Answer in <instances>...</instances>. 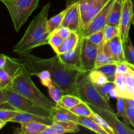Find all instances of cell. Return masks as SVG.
I'll return each instance as SVG.
<instances>
[{"instance_id":"19","label":"cell","mask_w":134,"mask_h":134,"mask_svg":"<svg viewBox=\"0 0 134 134\" xmlns=\"http://www.w3.org/2000/svg\"><path fill=\"white\" fill-rule=\"evenodd\" d=\"M81 37V35L80 33L72 31L70 36L67 39H64L62 44L56 52V54L65 53V52H68L74 49L77 46L78 43H79Z\"/></svg>"},{"instance_id":"17","label":"cell","mask_w":134,"mask_h":134,"mask_svg":"<svg viewBox=\"0 0 134 134\" xmlns=\"http://www.w3.org/2000/svg\"><path fill=\"white\" fill-rule=\"evenodd\" d=\"M29 122H37L44 123V124L51 125L53 123L52 119L43 117L38 116L34 114L27 113L24 112H19L10 121V122H16L18 124H22Z\"/></svg>"},{"instance_id":"28","label":"cell","mask_w":134,"mask_h":134,"mask_svg":"<svg viewBox=\"0 0 134 134\" xmlns=\"http://www.w3.org/2000/svg\"><path fill=\"white\" fill-rule=\"evenodd\" d=\"M118 64H111L102 65L99 68H95L96 70L103 73L107 77L108 80L111 82H114L116 75V69Z\"/></svg>"},{"instance_id":"16","label":"cell","mask_w":134,"mask_h":134,"mask_svg":"<svg viewBox=\"0 0 134 134\" xmlns=\"http://www.w3.org/2000/svg\"><path fill=\"white\" fill-rule=\"evenodd\" d=\"M81 37L80 39L79 43H78L77 47L74 49L65 52L64 54H57L59 58L62 62L69 65H73L79 69L81 68Z\"/></svg>"},{"instance_id":"13","label":"cell","mask_w":134,"mask_h":134,"mask_svg":"<svg viewBox=\"0 0 134 134\" xmlns=\"http://www.w3.org/2000/svg\"><path fill=\"white\" fill-rule=\"evenodd\" d=\"M103 48L117 64L126 61L123 41L120 35H116L109 41L105 42L103 45Z\"/></svg>"},{"instance_id":"8","label":"cell","mask_w":134,"mask_h":134,"mask_svg":"<svg viewBox=\"0 0 134 134\" xmlns=\"http://www.w3.org/2000/svg\"><path fill=\"white\" fill-rule=\"evenodd\" d=\"M115 0H110L103 9L80 31L82 37H87L97 31H102L107 25L108 18Z\"/></svg>"},{"instance_id":"32","label":"cell","mask_w":134,"mask_h":134,"mask_svg":"<svg viewBox=\"0 0 134 134\" xmlns=\"http://www.w3.org/2000/svg\"><path fill=\"white\" fill-rule=\"evenodd\" d=\"M105 42H107L116 37V35H120V29L119 27L111 25H107L103 30Z\"/></svg>"},{"instance_id":"18","label":"cell","mask_w":134,"mask_h":134,"mask_svg":"<svg viewBox=\"0 0 134 134\" xmlns=\"http://www.w3.org/2000/svg\"><path fill=\"white\" fill-rule=\"evenodd\" d=\"M53 122H73L77 123L78 115L73 113L69 109L56 105L52 111Z\"/></svg>"},{"instance_id":"7","label":"cell","mask_w":134,"mask_h":134,"mask_svg":"<svg viewBox=\"0 0 134 134\" xmlns=\"http://www.w3.org/2000/svg\"><path fill=\"white\" fill-rule=\"evenodd\" d=\"M110 0H78L81 14V27H85L108 3Z\"/></svg>"},{"instance_id":"38","label":"cell","mask_w":134,"mask_h":134,"mask_svg":"<svg viewBox=\"0 0 134 134\" xmlns=\"http://www.w3.org/2000/svg\"><path fill=\"white\" fill-rule=\"evenodd\" d=\"M126 115L131 125L134 128V107L130 105L128 103L126 98Z\"/></svg>"},{"instance_id":"27","label":"cell","mask_w":134,"mask_h":134,"mask_svg":"<svg viewBox=\"0 0 134 134\" xmlns=\"http://www.w3.org/2000/svg\"><path fill=\"white\" fill-rule=\"evenodd\" d=\"M88 77L94 85H103L109 81L103 73L95 69L88 71Z\"/></svg>"},{"instance_id":"24","label":"cell","mask_w":134,"mask_h":134,"mask_svg":"<svg viewBox=\"0 0 134 134\" xmlns=\"http://www.w3.org/2000/svg\"><path fill=\"white\" fill-rule=\"evenodd\" d=\"M104 44L105 43L101 46H99L96 61L95 68H99V67L102 66V65H107V64H117V63L115 62V61L113 59V58L107 52L105 51L104 48H103Z\"/></svg>"},{"instance_id":"2","label":"cell","mask_w":134,"mask_h":134,"mask_svg":"<svg viewBox=\"0 0 134 134\" xmlns=\"http://www.w3.org/2000/svg\"><path fill=\"white\" fill-rule=\"evenodd\" d=\"M50 8V3L45 4L33 18L22 37L13 47V52L20 56H25L31 54L37 47L48 44L51 34L47 27V21Z\"/></svg>"},{"instance_id":"39","label":"cell","mask_w":134,"mask_h":134,"mask_svg":"<svg viewBox=\"0 0 134 134\" xmlns=\"http://www.w3.org/2000/svg\"><path fill=\"white\" fill-rule=\"evenodd\" d=\"M56 33L58 34L59 35L62 37L64 39H67V38L69 37V36L71 34L72 31L68 27H65V26H60L58 29L56 30Z\"/></svg>"},{"instance_id":"30","label":"cell","mask_w":134,"mask_h":134,"mask_svg":"<svg viewBox=\"0 0 134 134\" xmlns=\"http://www.w3.org/2000/svg\"><path fill=\"white\" fill-rule=\"evenodd\" d=\"M126 103V98H122V97H119L117 98V112L116 115H117L118 117L123 118L126 124H130L129 120L127 117Z\"/></svg>"},{"instance_id":"3","label":"cell","mask_w":134,"mask_h":134,"mask_svg":"<svg viewBox=\"0 0 134 134\" xmlns=\"http://www.w3.org/2000/svg\"><path fill=\"white\" fill-rule=\"evenodd\" d=\"M31 76L29 71L22 63V65L13 75L11 83L7 88L16 92L40 107L52 112L56 104L38 89L31 80Z\"/></svg>"},{"instance_id":"9","label":"cell","mask_w":134,"mask_h":134,"mask_svg":"<svg viewBox=\"0 0 134 134\" xmlns=\"http://www.w3.org/2000/svg\"><path fill=\"white\" fill-rule=\"evenodd\" d=\"M99 46L92 43L87 37L81 36V62L84 71H90L96 68V61Z\"/></svg>"},{"instance_id":"26","label":"cell","mask_w":134,"mask_h":134,"mask_svg":"<svg viewBox=\"0 0 134 134\" xmlns=\"http://www.w3.org/2000/svg\"><path fill=\"white\" fill-rule=\"evenodd\" d=\"M65 13H66V8L64 10L59 13L58 14H56L48 20L47 27H48V30L50 34H52L57 29H58L60 26H62V24Z\"/></svg>"},{"instance_id":"4","label":"cell","mask_w":134,"mask_h":134,"mask_svg":"<svg viewBox=\"0 0 134 134\" xmlns=\"http://www.w3.org/2000/svg\"><path fill=\"white\" fill-rule=\"evenodd\" d=\"M88 73V71H84L80 75L77 83L76 96L90 105L114 112L109 103L101 95L89 79Z\"/></svg>"},{"instance_id":"41","label":"cell","mask_w":134,"mask_h":134,"mask_svg":"<svg viewBox=\"0 0 134 134\" xmlns=\"http://www.w3.org/2000/svg\"><path fill=\"white\" fill-rule=\"evenodd\" d=\"M65 1H66V7H68V6H69V5L73 4V3L77 1L78 0H65Z\"/></svg>"},{"instance_id":"11","label":"cell","mask_w":134,"mask_h":134,"mask_svg":"<svg viewBox=\"0 0 134 134\" xmlns=\"http://www.w3.org/2000/svg\"><path fill=\"white\" fill-rule=\"evenodd\" d=\"M62 26L68 27L72 31L80 33L81 20L78 1L66 7V13L64 16Z\"/></svg>"},{"instance_id":"12","label":"cell","mask_w":134,"mask_h":134,"mask_svg":"<svg viewBox=\"0 0 134 134\" xmlns=\"http://www.w3.org/2000/svg\"><path fill=\"white\" fill-rule=\"evenodd\" d=\"M133 13L134 8L132 0H124L122 13L119 25L120 35L123 42L125 41L129 37L130 29Z\"/></svg>"},{"instance_id":"43","label":"cell","mask_w":134,"mask_h":134,"mask_svg":"<svg viewBox=\"0 0 134 134\" xmlns=\"http://www.w3.org/2000/svg\"><path fill=\"white\" fill-rule=\"evenodd\" d=\"M132 1H133V8H134V0H132Z\"/></svg>"},{"instance_id":"15","label":"cell","mask_w":134,"mask_h":134,"mask_svg":"<svg viewBox=\"0 0 134 134\" xmlns=\"http://www.w3.org/2000/svg\"><path fill=\"white\" fill-rule=\"evenodd\" d=\"M49 125L37 122H29L20 124V127L14 130V134H42Z\"/></svg>"},{"instance_id":"20","label":"cell","mask_w":134,"mask_h":134,"mask_svg":"<svg viewBox=\"0 0 134 134\" xmlns=\"http://www.w3.org/2000/svg\"><path fill=\"white\" fill-rule=\"evenodd\" d=\"M124 0H115L108 18L107 25L119 27L123 9Z\"/></svg>"},{"instance_id":"5","label":"cell","mask_w":134,"mask_h":134,"mask_svg":"<svg viewBox=\"0 0 134 134\" xmlns=\"http://www.w3.org/2000/svg\"><path fill=\"white\" fill-rule=\"evenodd\" d=\"M0 103L7 102L20 112L52 119V112L40 107L11 89H0Z\"/></svg>"},{"instance_id":"35","label":"cell","mask_w":134,"mask_h":134,"mask_svg":"<svg viewBox=\"0 0 134 134\" xmlns=\"http://www.w3.org/2000/svg\"><path fill=\"white\" fill-rule=\"evenodd\" d=\"M34 75H36L40 79L41 82L43 86L48 88L52 83V77L51 73L47 70H43L38 73H35Z\"/></svg>"},{"instance_id":"37","label":"cell","mask_w":134,"mask_h":134,"mask_svg":"<svg viewBox=\"0 0 134 134\" xmlns=\"http://www.w3.org/2000/svg\"><path fill=\"white\" fill-rule=\"evenodd\" d=\"M88 39L92 43L95 44L96 45L101 46L103 43H105L104 40V34H103V30L94 33L87 37Z\"/></svg>"},{"instance_id":"21","label":"cell","mask_w":134,"mask_h":134,"mask_svg":"<svg viewBox=\"0 0 134 134\" xmlns=\"http://www.w3.org/2000/svg\"><path fill=\"white\" fill-rule=\"evenodd\" d=\"M77 124L79 126H83L95 133L99 134H107V132L94 120L87 116H79Z\"/></svg>"},{"instance_id":"23","label":"cell","mask_w":134,"mask_h":134,"mask_svg":"<svg viewBox=\"0 0 134 134\" xmlns=\"http://www.w3.org/2000/svg\"><path fill=\"white\" fill-rule=\"evenodd\" d=\"M114 82L116 85L119 97L128 98V90H127V80L126 75L116 73V78Z\"/></svg>"},{"instance_id":"40","label":"cell","mask_w":134,"mask_h":134,"mask_svg":"<svg viewBox=\"0 0 134 134\" xmlns=\"http://www.w3.org/2000/svg\"><path fill=\"white\" fill-rule=\"evenodd\" d=\"M8 56L1 54H0V69H4L7 62Z\"/></svg>"},{"instance_id":"36","label":"cell","mask_w":134,"mask_h":134,"mask_svg":"<svg viewBox=\"0 0 134 134\" xmlns=\"http://www.w3.org/2000/svg\"><path fill=\"white\" fill-rule=\"evenodd\" d=\"M18 111L7 109H0V120L5 122H10L12 119L18 113Z\"/></svg>"},{"instance_id":"31","label":"cell","mask_w":134,"mask_h":134,"mask_svg":"<svg viewBox=\"0 0 134 134\" xmlns=\"http://www.w3.org/2000/svg\"><path fill=\"white\" fill-rule=\"evenodd\" d=\"M48 93H49L50 97L51 98L52 100L55 103H57L60 101L64 93L61 88L59 87L58 85L52 82L51 85L48 87Z\"/></svg>"},{"instance_id":"33","label":"cell","mask_w":134,"mask_h":134,"mask_svg":"<svg viewBox=\"0 0 134 134\" xmlns=\"http://www.w3.org/2000/svg\"><path fill=\"white\" fill-rule=\"evenodd\" d=\"M64 41V39L60 35H59L56 31H54L50 35L49 39H48V44L51 45L52 49L56 52L59 47L62 44Z\"/></svg>"},{"instance_id":"34","label":"cell","mask_w":134,"mask_h":134,"mask_svg":"<svg viewBox=\"0 0 134 134\" xmlns=\"http://www.w3.org/2000/svg\"><path fill=\"white\" fill-rule=\"evenodd\" d=\"M13 77L5 69H0V89L7 88L11 83Z\"/></svg>"},{"instance_id":"22","label":"cell","mask_w":134,"mask_h":134,"mask_svg":"<svg viewBox=\"0 0 134 134\" xmlns=\"http://www.w3.org/2000/svg\"><path fill=\"white\" fill-rule=\"evenodd\" d=\"M82 102L78 96L73 94H64L61 99L56 103V105L71 109Z\"/></svg>"},{"instance_id":"6","label":"cell","mask_w":134,"mask_h":134,"mask_svg":"<svg viewBox=\"0 0 134 134\" xmlns=\"http://www.w3.org/2000/svg\"><path fill=\"white\" fill-rule=\"evenodd\" d=\"M7 9L16 32H18L40 0H1Z\"/></svg>"},{"instance_id":"29","label":"cell","mask_w":134,"mask_h":134,"mask_svg":"<svg viewBox=\"0 0 134 134\" xmlns=\"http://www.w3.org/2000/svg\"><path fill=\"white\" fill-rule=\"evenodd\" d=\"M123 47L126 62L134 65V47L130 36L123 42Z\"/></svg>"},{"instance_id":"42","label":"cell","mask_w":134,"mask_h":134,"mask_svg":"<svg viewBox=\"0 0 134 134\" xmlns=\"http://www.w3.org/2000/svg\"><path fill=\"white\" fill-rule=\"evenodd\" d=\"M132 23L134 25V13L133 14V16H132Z\"/></svg>"},{"instance_id":"25","label":"cell","mask_w":134,"mask_h":134,"mask_svg":"<svg viewBox=\"0 0 134 134\" xmlns=\"http://www.w3.org/2000/svg\"><path fill=\"white\" fill-rule=\"evenodd\" d=\"M69 110L72 111L73 113L80 116L91 117L95 113L92 109L90 107V106L83 101H82L81 103Z\"/></svg>"},{"instance_id":"10","label":"cell","mask_w":134,"mask_h":134,"mask_svg":"<svg viewBox=\"0 0 134 134\" xmlns=\"http://www.w3.org/2000/svg\"><path fill=\"white\" fill-rule=\"evenodd\" d=\"M90 106L96 113L102 116L105 120L108 125L112 128L115 134H134V130L131 129L128 124L120 121L115 112L102 109L92 105Z\"/></svg>"},{"instance_id":"1","label":"cell","mask_w":134,"mask_h":134,"mask_svg":"<svg viewBox=\"0 0 134 134\" xmlns=\"http://www.w3.org/2000/svg\"><path fill=\"white\" fill-rule=\"evenodd\" d=\"M20 59L31 75L43 70L51 73L52 82L61 88L64 94L76 96L77 83L84 71L61 61L58 55L50 58H41L31 54L20 56Z\"/></svg>"},{"instance_id":"14","label":"cell","mask_w":134,"mask_h":134,"mask_svg":"<svg viewBox=\"0 0 134 134\" xmlns=\"http://www.w3.org/2000/svg\"><path fill=\"white\" fill-rule=\"evenodd\" d=\"M80 130L79 125L73 122H53L42 134H62L76 133Z\"/></svg>"}]
</instances>
